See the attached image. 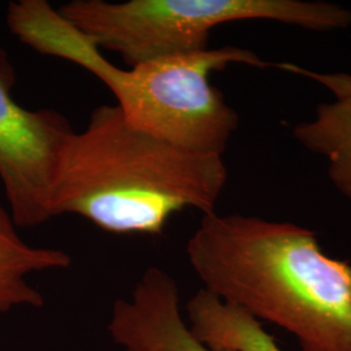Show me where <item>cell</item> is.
<instances>
[{
	"instance_id": "6da1fadb",
	"label": "cell",
	"mask_w": 351,
	"mask_h": 351,
	"mask_svg": "<svg viewBox=\"0 0 351 351\" xmlns=\"http://www.w3.org/2000/svg\"><path fill=\"white\" fill-rule=\"evenodd\" d=\"M204 289L281 326L303 351H351V265L314 232L239 213L203 215L186 245Z\"/></svg>"
},
{
	"instance_id": "7a4b0ae2",
	"label": "cell",
	"mask_w": 351,
	"mask_h": 351,
	"mask_svg": "<svg viewBox=\"0 0 351 351\" xmlns=\"http://www.w3.org/2000/svg\"><path fill=\"white\" fill-rule=\"evenodd\" d=\"M226 181L223 156L176 147L104 104L62 149L51 215H77L114 234L160 236L185 208L215 213Z\"/></svg>"
},
{
	"instance_id": "3957f363",
	"label": "cell",
	"mask_w": 351,
	"mask_h": 351,
	"mask_svg": "<svg viewBox=\"0 0 351 351\" xmlns=\"http://www.w3.org/2000/svg\"><path fill=\"white\" fill-rule=\"evenodd\" d=\"M7 25L30 49L65 59L101 80L130 125L203 155L223 156L239 123V113L210 84V75L230 64L274 65L247 49L223 46L121 69L46 0L12 1Z\"/></svg>"
},
{
	"instance_id": "277c9868",
	"label": "cell",
	"mask_w": 351,
	"mask_h": 351,
	"mask_svg": "<svg viewBox=\"0 0 351 351\" xmlns=\"http://www.w3.org/2000/svg\"><path fill=\"white\" fill-rule=\"evenodd\" d=\"M58 11L129 66L206 50L213 29L234 21H276L314 32L351 26V10L320 0H72Z\"/></svg>"
},
{
	"instance_id": "5b68a950",
	"label": "cell",
	"mask_w": 351,
	"mask_h": 351,
	"mask_svg": "<svg viewBox=\"0 0 351 351\" xmlns=\"http://www.w3.org/2000/svg\"><path fill=\"white\" fill-rule=\"evenodd\" d=\"M16 71L0 45V180L16 226L49 221L62 149L75 132L55 110H27L13 97Z\"/></svg>"
},
{
	"instance_id": "8992f818",
	"label": "cell",
	"mask_w": 351,
	"mask_h": 351,
	"mask_svg": "<svg viewBox=\"0 0 351 351\" xmlns=\"http://www.w3.org/2000/svg\"><path fill=\"white\" fill-rule=\"evenodd\" d=\"M108 332L124 351H213L190 332L177 282L159 267L145 271L130 298L114 302Z\"/></svg>"
},
{
	"instance_id": "52a82bcc",
	"label": "cell",
	"mask_w": 351,
	"mask_h": 351,
	"mask_svg": "<svg viewBox=\"0 0 351 351\" xmlns=\"http://www.w3.org/2000/svg\"><path fill=\"white\" fill-rule=\"evenodd\" d=\"M276 66L310 78L333 94V101L317 106L313 120L294 126L293 136L306 150L326 159L333 186L351 201L350 73H320L291 63Z\"/></svg>"
},
{
	"instance_id": "ba28073f",
	"label": "cell",
	"mask_w": 351,
	"mask_h": 351,
	"mask_svg": "<svg viewBox=\"0 0 351 351\" xmlns=\"http://www.w3.org/2000/svg\"><path fill=\"white\" fill-rule=\"evenodd\" d=\"M72 264L68 252L49 247H34L20 239L12 215L0 202V313L14 307H42L43 295L25 277L32 272L66 269Z\"/></svg>"
},
{
	"instance_id": "9c48e42d",
	"label": "cell",
	"mask_w": 351,
	"mask_h": 351,
	"mask_svg": "<svg viewBox=\"0 0 351 351\" xmlns=\"http://www.w3.org/2000/svg\"><path fill=\"white\" fill-rule=\"evenodd\" d=\"M189 328L213 351H281L259 320L237 306L202 290L186 306Z\"/></svg>"
}]
</instances>
